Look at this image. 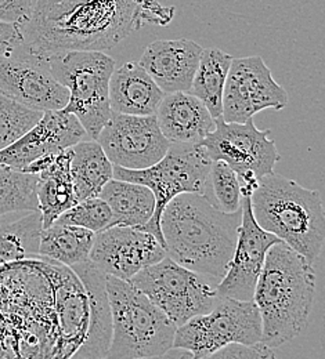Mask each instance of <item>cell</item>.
<instances>
[{
    "label": "cell",
    "mask_w": 325,
    "mask_h": 359,
    "mask_svg": "<svg viewBox=\"0 0 325 359\" xmlns=\"http://www.w3.org/2000/svg\"><path fill=\"white\" fill-rule=\"evenodd\" d=\"M175 7L159 0H35L20 25L22 45L47 58L64 50H107L145 24L166 25Z\"/></svg>",
    "instance_id": "cell-1"
},
{
    "label": "cell",
    "mask_w": 325,
    "mask_h": 359,
    "mask_svg": "<svg viewBox=\"0 0 325 359\" xmlns=\"http://www.w3.org/2000/svg\"><path fill=\"white\" fill-rule=\"evenodd\" d=\"M241 220L242 209L225 213L202 194H180L161 216L166 256L218 285L229 269Z\"/></svg>",
    "instance_id": "cell-2"
},
{
    "label": "cell",
    "mask_w": 325,
    "mask_h": 359,
    "mask_svg": "<svg viewBox=\"0 0 325 359\" xmlns=\"http://www.w3.org/2000/svg\"><path fill=\"white\" fill-rule=\"evenodd\" d=\"M314 294L313 263L284 242L273 245L252 299L262 318L260 341L277 348L300 334L312 314Z\"/></svg>",
    "instance_id": "cell-3"
},
{
    "label": "cell",
    "mask_w": 325,
    "mask_h": 359,
    "mask_svg": "<svg viewBox=\"0 0 325 359\" xmlns=\"http://www.w3.org/2000/svg\"><path fill=\"white\" fill-rule=\"evenodd\" d=\"M256 223L305 256L319 259L325 239V215L320 192L274 172L259 180L251 194Z\"/></svg>",
    "instance_id": "cell-4"
},
{
    "label": "cell",
    "mask_w": 325,
    "mask_h": 359,
    "mask_svg": "<svg viewBox=\"0 0 325 359\" xmlns=\"http://www.w3.org/2000/svg\"><path fill=\"white\" fill-rule=\"evenodd\" d=\"M112 334L108 359L164 357L173 350L176 326L131 282L105 276Z\"/></svg>",
    "instance_id": "cell-5"
},
{
    "label": "cell",
    "mask_w": 325,
    "mask_h": 359,
    "mask_svg": "<svg viewBox=\"0 0 325 359\" xmlns=\"http://www.w3.org/2000/svg\"><path fill=\"white\" fill-rule=\"evenodd\" d=\"M57 82L68 89V102L62 108L95 140L112 111L110 107V79L115 60L98 50H64L47 57Z\"/></svg>",
    "instance_id": "cell-6"
},
{
    "label": "cell",
    "mask_w": 325,
    "mask_h": 359,
    "mask_svg": "<svg viewBox=\"0 0 325 359\" xmlns=\"http://www.w3.org/2000/svg\"><path fill=\"white\" fill-rule=\"evenodd\" d=\"M212 159L201 144L171 142L161 161L150 168L132 170L114 166V179L139 182L148 187L155 196V210L141 231L152 233L164 248L161 216L166 205L185 192L204 194Z\"/></svg>",
    "instance_id": "cell-7"
},
{
    "label": "cell",
    "mask_w": 325,
    "mask_h": 359,
    "mask_svg": "<svg viewBox=\"0 0 325 359\" xmlns=\"http://www.w3.org/2000/svg\"><path fill=\"white\" fill-rule=\"evenodd\" d=\"M129 280L176 327L197 315L209 313L222 299L216 283L178 264L168 256L141 269Z\"/></svg>",
    "instance_id": "cell-8"
},
{
    "label": "cell",
    "mask_w": 325,
    "mask_h": 359,
    "mask_svg": "<svg viewBox=\"0 0 325 359\" xmlns=\"http://www.w3.org/2000/svg\"><path fill=\"white\" fill-rule=\"evenodd\" d=\"M262 339V318L253 300L222 297L206 314L197 315L176 329L173 350L191 358H211L230 343L255 344Z\"/></svg>",
    "instance_id": "cell-9"
},
{
    "label": "cell",
    "mask_w": 325,
    "mask_h": 359,
    "mask_svg": "<svg viewBox=\"0 0 325 359\" xmlns=\"http://www.w3.org/2000/svg\"><path fill=\"white\" fill-rule=\"evenodd\" d=\"M199 144L212 161L226 162L237 173L242 196H251L259 180L274 172L281 158L270 130L258 129L253 118L242 123L216 118L215 129Z\"/></svg>",
    "instance_id": "cell-10"
},
{
    "label": "cell",
    "mask_w": 325,
    "mask_h": 359,
    "mask_svg": "<svg viewBox=\"0 0 325 359\" xmlns=\"http://www.w3.org/2000/svg\"><path fill=\"white\" fill-rule=\"evenodd\" d=\"M288 93L274 81L260 55L232 58L223 91L222 118L246 122L263 109H284Z\"/></svg>",
    "instance_id": "cell-11"
},
{
    "label": "cell",
    "mask_w": 325,
    "mask_h": 359,
    "mask_svg": "<svg viewBox=\"0 0 325 359\" xmlns=\"http://www.w3.org/2000/svg\"><path fill=\"white\" fill-rule=\"evenodd\" d=\"M107 158L114 166L139 170L157 163L169 149L157 116H139L112 112L97 135Z\"/></svg>",
    "instance_id": "cell-12"
},
{
    "label": "cell",
    "mask_w": 325,
    "mask_h": 359,
    "mask_svg": "<svg viewBox=\"0 0 325 359\" xmlns=\"http://www.w3.org/2000/svg\"><path fill=\"white\" fill-rule=\"evenodd\" d=\"M0 93L35 111H60L68 102V89L55 81L47 58L24 45L0 57Z\"/></svg>",
    "instance_id": "cell-13"
},
{
    "label": "cell",
    "mask_w": 325,
    "mask_h": 359,
    "mask_svg": "<svg viewBox=\"0 0 325 359\" xmlns=\"http://www.w3.org/2000/svg\"><path fill=\"white\" fill-rule=\"evenodd\" d=\"M166 256L159 241L136 226L112 225L94 236L89 260L105 275L129 280Z\"/></svg>",
    "instance_id": "cell-14"
},
{
    "label": "cell",
    "mask_w": 325,
    "mask_h": 359,
    "mask_svg": "<svg viewBox=\"0 0 325 359\" xmlns=\"http://www.w3.org/2000/svg\"><path fill=\"white\" fill-rule=\"evenodd\" d=\"M279 242L281 241L274 233L265 231L256 223L252 213L251 196H242V220L238 241L227 272L216 285L218 293L222 297L252 300L266 255Z\"/></svg>",
    "instance_id": "cell-15"
},
{
    "label": "cell",
    "mask_w": 325,
    "mask_h": 359,
    "mask_svg": "<svg viewBox=\"0 0 325 359\" xmlns=\"http://www.w3.org/2000/svg\"><path fill=\"white\" fill-rule=\"evenodd\" d=\"M89 138L81 122L69 112L46 111L25 135L0 149V165L24 170L47 154L69 148Z\"/></svg>",
    "instance_id": "cell-16"
},
{
    "label": "cell",
    "mask_w": 325,
    "mask_h": 359,
    "mask_svg": "<svg viewBox=\"0 0 325 359\" xmlns=\"http://www.w3.org/2000/svg\"><path fill=\"white\" fill-rule=\"evenodd\" d=\"M55 290L57 346L54 357L72 358L85 343L89 329V297L71 267L47 260Z\"/></svg>",
    "instance_id": "cell-17"
},
{
    "label": "cell",
    "mask_w": 325,
    "mask_h": 359,
    "mask_svg": "<svg viewBox=\"0 0 325 359\" xmlns=\"http://www.w3.org/2000/svg\"><path fill=\"white\" fill-rule=\"evenodd\" d=\"M202 47L188 39H162L145 47L139 64L158 88L166 93L188 91Z\"/></svg>",
    "instance_id": "cell-18"
},
{
    "label": "cell",
    "mask_w": 325,
    "mask_h": 359,
    "mask_svg": "<svg viewBox=\"0 0 325 359\" xmlns=\"http://www.w3.org/2000/svg\"><path fill=\"white\" fill-rule=\"evenodd\" d=\"M72 147L47 154L28 165L22 172L37 175V196L44 228L77 203L71 176Z\"/></svg>",
    "instance_id": "cell-19"
},
{
    "label": "cell",
    "mask_w": 325,
    "mask_h": 359,
    "mask_svg": "<svg viewBox=\"0 0 325 359\" xmlns=\"http://www.w3.org/2000/svg\"><path fill=\"white\" fill-rule=\"evenodd\" d=\"M155 116L169 142L199 144L216 126L205 104L190 91L166 93Z\"/></svg>",
    "instance_id": "cell-20"
},
{
    "label": "cell",
    "mask_w": 325,
    "mask_h": 359,
    "mask_svg": "<svg viewBox=\"0 0 325 359\" xmlns=\"http://www.w3.org/2000/svg\"><path fill=\"white\" fill-rule=\"evenodd\" d=\"M71 269L84 283L89 297V329L86 340L72 358H107L112 334L111 307L105 285L107 275L91 260L75 264Z\"/></svg>",
    "instance_id": "cell-21"
},
{
    "label": "cell",
    "mask_w": 325,
    "mask_h": 359,
    "mask_svg": "<svg viewBox=\"0 0 325 359\" xmlns=\"http://www.w3.org/2000/svg\"><path fill=\"white\" fill-rule=\"evenodd\" d=\"M165 93L139 62H126L114 69L110 79V107L112 112L148 116L155 115Z\"/></svg>",
    "instance_id": "cell-22"
},
{
    "label": "cell",
    "mask_w": 325,
    "mask_h": 359,
    "mask_svg": "<svg viewBox=\"0 0 325 359\" xmlns=\"http://www.w3.org/2000/svg\"><path fill=\"white\" fill-rule=\"evenodd\" d=\"M111 209V224L140 228L147 224L155 210L152 191L139 182L111 179L98 195Z\"/></svg>",
    "instance_id": "cell-23"
},
{
    "label": "cell",
    "mask_w": 325,
    "mask_h": 359,
    "mask_svg": "<svg viewBox=\"0 0 325 359\" xmlns=\"http://www.w3.org/2000/svg\"><path fill=\"white\" fill-rule=\"evenodd\" d=\"M17 215L10 213L0 217V267L38 259L44 229L42 215L39 210Z\"/></svg>",
    "instance_id": "cell-24"
},
{
    "label": "cell",
    "mask_w": 325,
    "mask_h": 359,
    "mask_svg": "<svg viewBox=\"0 0 325 359\" xmlns=\"http://www.w3.org/2000/svg\"><path fill=\"white\" fill-rule=\"evenodd\" d=\"M71 176L77 203L100 195L102 187L114 179V165L97 140H82L72 145Z\"/></svg>",
    "instance_id": "cell-25"
},
{
    "label": "cell",
    "mask_w": 325,
    "mask_h": 359,
    "mask_svg": "<svg viewBox=\"0 0 325 359\" xmlns=\"http://www.w3.org/2000/svg\"><path fill=\"white\" fill-rule=\"evenodd\" d=\"M94 236L91 229L54 222L42 229L38 257L72 267L89 260Z\"/></svg>",
    "instance_id": "cell-26"
},
{
    "label": "cell",
    "mask_w": 325,
    "mask_h": 359,
    "mask_svg": "<svg viewBox=\"0 0 325 359\" xmlns=\"http://www.w3.org/2000/svg\"><path fill=\"white\" fill-rule=\"evenodd\" d=\"M232 61V55L220 48H202L197 72L188 90L205 104L215 119L222 116L223 91Z\"/></svg>",
    "instance_id": "cell-27"
},
{
    "label": "cell",
    "mask_w": 325,
    "mask_h": 359,
    "mask_svg": "<svg viewBox=\"0 0 325 359\" xmlns=\"http://www.w3.org/2000/svg\"><path fill=\"white\" fill-rule=\"evenodd\" d=\"M37 181L38 177L34 173L0 165V217L39 210Z\"/></svg>",
    "instance_id": "cell-28"
},
{
    "label": "cell",
    "mask_w": 325,
    "mask_h": 359,
    "mask_svg": "<svg viewBox=\"0 0 325 359\" xmlns=\"http://www.w3.org/2000/svg\"><path fill=\"white\" fill-rule=\"evenodd\" d=\"M202 195L225 213H235L242 209L239 180L237 173L223 161H212Z\"/></svg>",
    "instance_id": "cell-29"
},
{
    "label": "cell",
    "mask_w": 325,
    "mask_h": 359,
    "mask_svg": "<svg viewBox=\"0 0 325 359\" xmlns=\"http://www.w3.org/2000/svg\"><path fill=\"white\" fill-rule=\"evenodd\" d=\"M44 112L24 107L0 93V149L25 135Z\"/></svg>",
    "instance_id": "cell-30"
},
{
    "label": "cell",
    "mask_w": 325,
    "mask_h": 359,
    "mask_svg": "<svg viewBox=\"0 0 325 359\" xmlns=\"http://www.w3.org/2000/svg\"><path fill=\"white\" fill-rule=\"evenodd\" d=\"M111 209L100 196L81 201L65 210L55 220L61 224L77 225L93 231L94 233L108 228L111 224Z\"/></svg>",
    "instance_id": "cell-31"
},
{
    "label": "cell",
    "mask_w": 325,
    "mask_h": 359,
    "mask_svg": "<svg viewBox=\"0 0 325 359\" xmlns=\"http://www.w3.org/2000/svg\"><path fill=\"white\" fill-rule=\"evenodd\" d=\"M274 348L265 346L262 341L255 344H242V343H230L216 351L211 358H274Z\"/></svg>",
    "instance_id": "cell-32"
},
{
    "label": "cell",
    "mask_w": 325,
    "mask_h": 359,
    "mask_svg": "<svg viewBox=\"0 0 325 359\" xmlns=\"http://www.w3.org/2000/svg\"><path fill=\"white\" fill-rule=\"evenodd\" d=\"M35 0H0V21L22 25L31 17Z\"/></svg>",
    "instance_id": "cell-33"
},
{
    "label": "cell",
    "mask_w": 325,
    "mask_h": 359,
    "mask_svg": "<svg viewBox=\"0 0 325 359\" xmlns=\"http://www.w3.org/2000/svg\"><path fill=\"white\" fill-rule=\"evenodd\" d=\"M22 42L20 25L0 21V57L13 53Z\"/></svg>",
    "instance_id": "cell-34"
}]
</instances>
